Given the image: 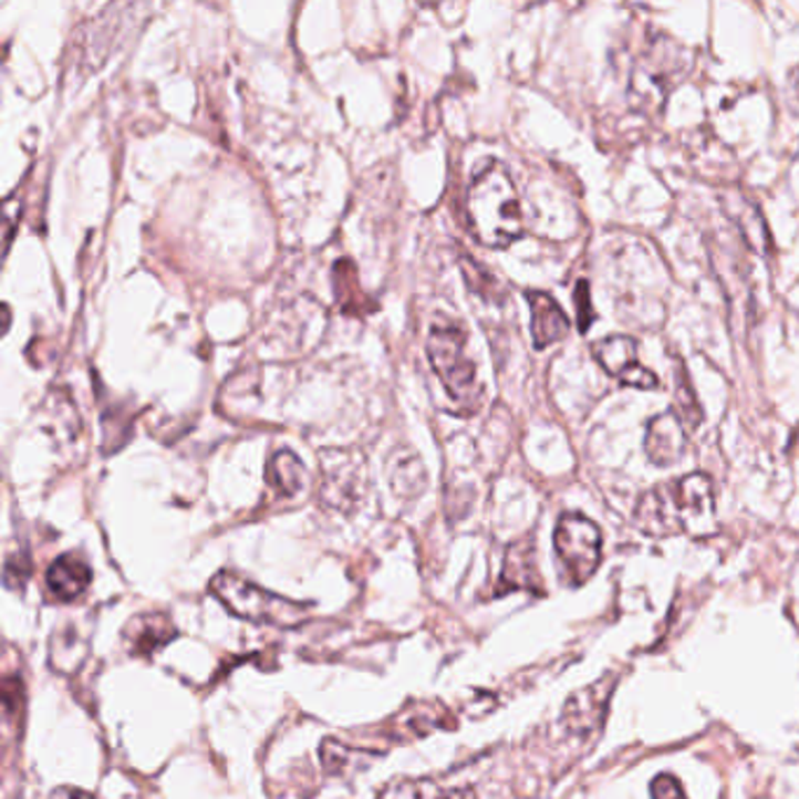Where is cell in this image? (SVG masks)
Masks as SVG:
<instances>
[{"label": "cell", "instance_id": "cell-1", "mask_svg": "<svg viewBox=\"0 0 799 799\" xmlns=\"http://www.w3.org/2000/svg\"><path fill=\"white\" fill-rule=\"evenodd\" d=\"M635 523L654 537L708 535L715 530V492L706 474H689L652 488L635 507Z\"/></svg>", "mask_w": 799, "mask_h": 799}, {"label": "cell", "instance_id": "cell-2", "mask_svg": "<svg viewBox=\"0 0 799 799\" xmlns=\"http://www.w3.org/2000/svg\"><path fill=\"white\" fill-rule=\"evenodd\" d=\"M467 216L474 237L490 249H505L523 235L521 197L505 165L490 159L476 172L467 190Z\"/></svg>", "mask_w": 799, "mask_h": 799}, {"label": "cell", "instance_id": "cell-3", "mask_svg": "<svg viewBox=\"0 0 799 799\" xmlns=\"http://www.w3.org/2000/svg\"><path fill=\"white\" fill-rule=\"evenodd\" d=\"M209 591L230 614L247 619L251 624L293 629L301 626L310 614L305 605L293 603L284 595H277L268 589L256 587L253 582H249V579L226 570L218 572L211 579Z\"/></svg>", "mask_w": 799, "mask_h": 799}, {"label": "cell", "instance_id": "cell-4", "mask_svg": "<svg viewBox=\"0 0 799 799\" xmlns=\"http://www.w3.org/2000/svg\"><path fill=\"white\" fill-rule=\"evenodd\" d=\"M467 335L457 324H434L429 331L427 352L429 362L442 377L446 392L455 404L476 408L481 402V385H478L476 366L465 352Z\"/></svg>", "mask_w": 799, "mask_h": 799}, {"label": "cell", "instance_id": "cell-5", "mask_svg": "<svg viewBox=\"0 0 799 799\" xmlns=\"http://www.w3.org/2000/svg\"><path fill=\"white\" fill-rule=\"evenodd\" d=\"M553 544L572 587H582L601 565L603 535L589 518L565 513L556 526Z\"/></svg>", "mask_w": 799, "mask_h": 799}, {"label": "cell", "instance_id": "cell-6", "mask_svg": "<svg viewBox=\"0 0 799 799\" xmlns=\"http://www.w3.org/2000/svg\"><path fill=\"white\" fill-rule=\"evenodd\" d=\"M595 362L601 364L619 383L637 390H656L658 377L641 364L637 345L629 335H608L591 345Z\"/></svg>", "mask_w": 799, "mask_h": 799}, {"label": "cell", "instance_id": "cell-7", "mask_svg": "<svg viewBox=\"0 0 799 799\" xmlns=\"http://www.w3.org/2000/svg\"><path fill=\"white\" fill-rule=\"evenodd\" d=\"M687 448V434L685 423L677 413H662L650 419L647 436H645V450L650 463L658 467H671L681 463Z\"/></svg>", "mask_w": 799, "mask_h": 799}, {"label": "cell", "instance_id": "cell-8", "mask_svg": "<svg viewBox=\"0 0 799 799\" xmlns=\"http://www.w3.org/2000/svg\"><path fill=\"white\" fill-rule=\"evenodd\" d=\"M528 303L532 312V341L537 350H544L570 333V319L549 293L528 291Z\"/></svg>", "mask_w": 799, "mask_h": 799}, {"label": "cell", "instance_id": "cell-9", "mask_svg": "<svg viewBox=\"0 0 799 799\" xmlns=\"http://www.w3.org/2000/svg\"><path fill=\"white\" fill-rule=\"evenodd\" d=\"M176 629L167 614H138L125 629V645L134 656H148L167 645Z\"/></svg>", "mask_w": 799, "mask_h": 799}, {"label": "cell", "instance_id": "cell-10", "mask_svg": "<svg viewBox=\"0 0 799 799\" xmlns=\"http://www.w3.org/2000/svg\"><path fill=\"white\" fill-rule=\"evenodd\" d=\"M92 584V570L85 558L77 553H64L48 570V587L59 601H75Z\"/></svg>", "mask_w": 799, "mask_h": 799}, {"label": "cell", "instance_id": "cell-11", "mask_svg": "<svg viewBox=\"0 0 799 799\" xmlns=\"http://www.w3.org/2000/svg\"><path fill=\"white\" fill-rule=\"evenodd\" d=\"M511 589H526V591H542V582H539L537 565H535V547L530 539L523 542H516L509 547L505 556V568L502 579H499V591H511Z\"/></svg>", "mask_w": 799, "mask_h": 799}, {"label": "cell", "instance_id": "cell-12", "mask_svg": "<svg viewBox=\"0 0 799 799\" xmlns=\"http://www.w3.org/2000/svg\"><path fill=\"white\" fill-rule=\"evenodd\" d=\"M377 799H478L471 788H446L432 778H396Z\"/></svg>", "mask_w": 799, "mask_h": 799}, {"label": "cell", "instance_id": "cell-13", "mask_svg": "<svg viewBox=\"0 0 799 799\" xmlns=\"http://www.w3.org/2000/svg\"><path fill=\"white\" fill-rule=\"evenodd\" d=\"M335 274V295H338V303L343 305L345 312H352V314H364V312H371L373 310V303L371 298L364 295L362 287H359V279H356V270L350 261H341L335 266L333 270Z\"/></svg>", "mask_w": 799, "mask_h": 799}, {"label": "cell", "instance_id": "cell-14", "mask_svg": "<svg viewBox=\"0 0 799 799\" xmlns=\"http://www.w3.org/2000/svg\"><path fill=\"white\" fill-rule=\"evenodd\" d=\"M268 481L282 495H295L303 486V465L298 463V457L289 450L277 453L270 459Z\"/></svg>", "mask_w": 799, "mask_h": 799}, {"label": "cell", "instance_id": "cell-15", "mask_svg": "<svg viewBox=\"0 0 799 799\" xmlns=\"http://www.w3.org/2000/svg\"><path fill=\"white\" fill-rule=\"evenodd\" d=\"M675 383H677V404H681V413H677V417L687 419V423L692 427H696L698 423H702V408H698L696 404V396H694V390L689 385V377H687V371H683L681 366H677V375H675Z\"/></svg>", "mask_w": 799, "mask_h": 799}, {"label": "cell", "instance_id": "cell-16", "mask_svg": "<svg viewBox=\"0 0 799 799\" xmlns=\"http://www.w3.org/2000/svg\"><path fill=\"white\" fill-rule=\"evenodd\" d=\"M652 799H687L683 786L677 784V778H673L671 774H658L652 786Z\"/></svg>", "mask_w": 799, "mask_h": 799}, {"label": "cell", "instance_id": "cell-17", "mask_svg": "<svg viewBox=\"0 0 799 799\" xmlns=\"http://www.w3.org/2000/svg\"><path fill=\"white\" fill-rule=\"evenodd\" d=\"M577 319H579V331H589V326L593 324V310H591V301H589V284L579 282L577 287Z\"/></svg>", "mask_w": 799, "mask_h": 799}, {"label": "cell", "instance_id": "cell-18", "mask_svg": "<svg viewBox=\"0 0 799 799\" xmlns=\"http://www.w3.org/2000/svg\"><path fill=\"white\" fill-rule=\"evenodd\" d=\"M52 799H94L90 792L77 788H59L52 792Z\"/></svg>", "mask_w": 799, "mask_h": 799}]
</instances>
